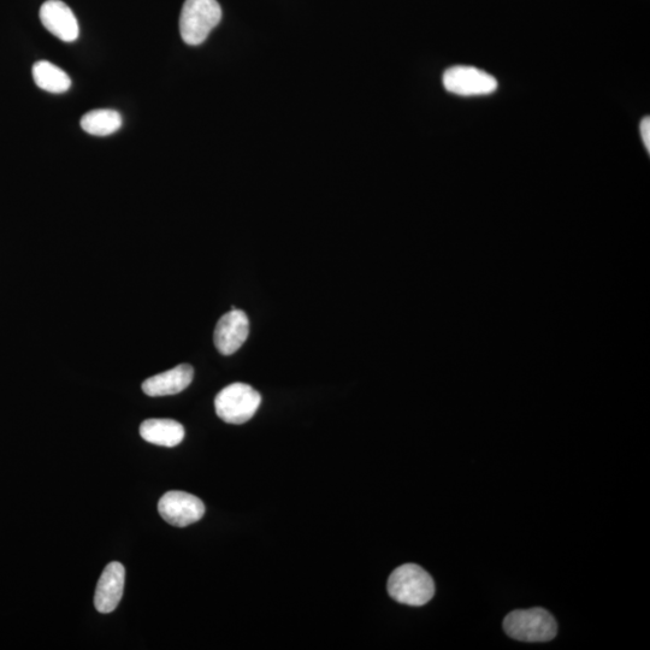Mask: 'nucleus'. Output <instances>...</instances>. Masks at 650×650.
Returning a JSON list of instances; mask_svg holds the SVG:
<instances>
[{
	"mask_svg": "<svg viewBox=\"0 0 650 650\" xmlns=\"http://www.w3.org/2000/svg\"><path fill=\"white\" fill-rule=\"evenodd\" d=\"M390 598L409 606H424L434 598L433 578L421 566L406 564L398 567L388 579Z\"/></svg>",
	"mask_w": 650,
	"mask_h": 650,
	"instance_id": "1",
	"label": "nucleus"
},
{
	"mask_svg": "<svg viewBox=\"0 0 650 650\" xmlns=\"http://www.w3.org/2000/svg\"><path fill=\"white\" fill-rule=\"evenodd\" d=\"M39 15L47 31L64 43H73L79 38V22L72 9L61 0H47L41 5Z\"/></svg>",
	"mask_w": 650,
	"mask_h": 650,
	"instance_id": "8",
	"label": "nucleus"
},
{
	"mask_svg": "<svg viewBox=\"0 0 650 650\" xmlns=\"http://www.w3.org/2000/svg\"><path fill=\"white\" fill-rule=\"evenodd\" d=\"M222 20L217 0H186L180 16V33L186 44L197 46L208 39Z\"/></svg>",
	"mask_w": 650,
	"mask_h": 650,
	"instance_id": "2",
	"label": "nucleus"
},
{
	"mask_svg": "<svg viewBox=\"0 0 650 650\" xmlns=\"http://www.w3.org/2000/svg\"><path fill=\"white\" fill-rule=\"evenodd\" d=\"M33 79L40 90L50 93H64L72 87L68 74L47 61H39L33 65Z\"/></svg>",
	"mask_w": 650,
	"mask_h": 650,
	"instance_id": "12",
	"label": "nucleus"
},
{
	"mask_svg": "<svg viewBox=\"0 0 650 650\" xmlns=\"http://www.w3.org/2000/svg\"><path fill=\"white\" fill-rule=\"evenodd\" d=\"M442 81L449 93L460 97L488 96L499 87L494 76L468 65H455L447 69Z\"/></svg>",
	"mask_w": 650,
	"mask_h": 650,
	"instance_id": "5",
	"label": "nucleus"
},
{
	"mask_svg": "<svg viewBox=\"0 0 650 650\" xmlns=\"http://www.w3.org/2000/svg\"><path fill=\"white\" fill-rule=\"evenodd\" d=\"M641 137L643 140L644 146H646L647 152H650V118L644 117L641 122Z\"/></svg>",
	"mask_w": 650,
	"mask_h": 650,
	"instance_id": "14",
	"label": "nucleus"
},
{
	"mask_svg": "<svg viewBox=\"0 0 650 650\" xmlns=\"http://www.w3.org/2000/svg\"><path fill=\"white\" fill-rule=\"evenodd\" d=\"M506 634L522 642H548L557 636L558 625L543 608L514 611L505 619Z\"/></svg>",
	"mask_w": 650,
	"mask_h": 650,
	"instance_id": "3",
	"label": "nucleus"
},
{
	"mask_svg": "<svg viewBox=\"0 0 650 650\" xmlns=\"http://www.w3.org/2000/svg\"><path fill=\"white\" fill-rule=\"evenodd\" d=\"M140 435L152 445L176 447L185 439V428L173 419H147L140 425Z\"/></svg>",
	"mask_w": 650,
	"mask_h": 650,
	"instance_id": "11",
	"label": "nucleus"
},
{
	"mask_svg": "<svg viewBox=\"0 0 650 650\" xmlns=\"http://www.w3.org/2000/svg\"><path fill=\"white\" fill-rule=\"evenodd\" d=\"M250 334V321L244 311L230 310L218 321L215 329V346L223 356L239 351Z\"/></svg>",
	"mask_w": 650,
	"mask_h": 650,
	"instance_id": "7",
	"label": "nucleus"
},
{
	"mask_svg": "<svg viewBox=\"0 0 650 650\" xmlns=\"http://www.w3.org/2000/svg\"><path fill=\"white\" fill-rule=\"evenodd\" d=\"M194 370L191 365L181 364L169 371L147 378L143 390L149 397H167L183 392L192 383Z\"/></svg>",
	"mask_w": 650,
	"mask_h": 650,
	"instance_id": "10",
	"label": "nucleus"
},
{
	"mask_svg": "<svg viewBox=\"0 0 650 650\" xmlns=\"http://www.w3.org/2000/svg\"><path fill=\"white\" fill-rule=\"evenodd\" d=\"M81 127L94 137H108L122 127V116L115 110H92L81 118Z\"/></svg>",
	"mask_w": 650,
	"mask_h": 650,
	"instance_id": "13",
	"label": "nucleus"
},
{
	"mask_svg": "<svg viewBox=\"0 0 650 650\" xmlns=\"http://www.w3.org/2000/svg\"><path fill=\"white\" fill-rule=\"evenodd\" d=\"M158 511L165 522L177 528H186L204 517L205 505L197 496L171 490L159 500Z\"/></svg>",
	"mask_w": 650,
	"mask_h": 650,
	"instance_id": "6",
	"label": "nucleus"
},
{
	"mask_svg": "<svg viewBox=\"0 0 650 650\" xmlns=\"http://www.w3.org/2000/svg\"><path fill=\"white\" fill-rule=\"evenodd\" d=\"M124 581L126 570L121 563L114 561L105 567L94 594V606L98 612L108 614L116 610L122 600Z\"/></svg>",
	"mask_w": 650,
	"mask_h": 650,
	"instance_id": "9",
	"label": "nucleus"
},
{
	"mask_svg": "<svg viewBox=\"0 0 650 650\" xmlns=\"http://www.w3.org/2000/svg\"><path fill=\"white\" fill-rule=\"evenodd\" d=\"M262 395L250 384L233 383L221 390L215 399L217 416L229 424H244L256 415Z\"/></svg>",
	"mask_w": 650,
	"mask_h": 650,
	"instance_id": "4",
	"label": "nucleus"
}]
</instances>
